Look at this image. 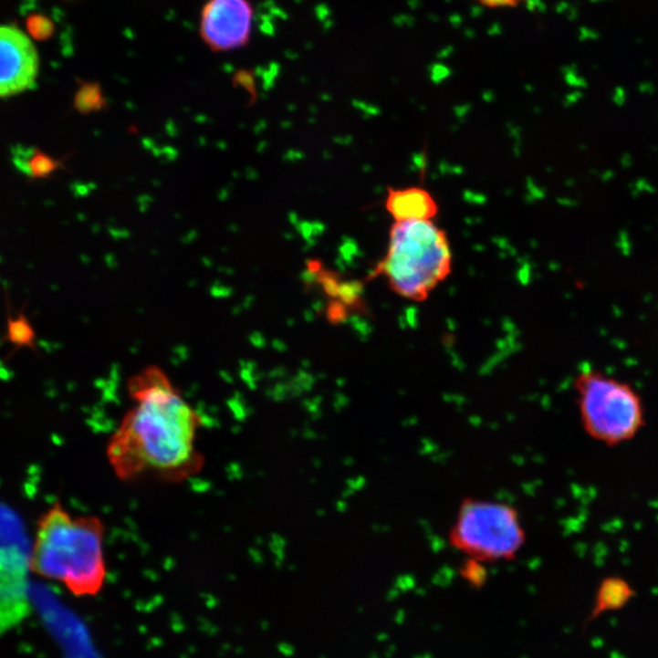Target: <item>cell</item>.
<instances>
[{
	"label": "cell",
	"mask_w": 658,
	"mask_h": 658,
	"mask_svg": "<svg viewBox=\"0 0 658 658\" xmlns=\"http://www.w3.org/2000/svg\"><path fill=\"white\" fill-rule=\"evenodd\" d=\"M127 410L107 448L109 465L122 482L154 478L182 483L200 474L202 416L159 366L131 377Z\"/></svg>",
	"instance_id": "6da1fadb"
},
{
	"label": "cell",
	"mask_w": 658,
	"mask_h": 658,
	"mask_svg": "<svg viewBox=\"0 0 658 658\" xmlns=\"http://www.w3.org/2000/svg\"><path fill=\"white\" fill-rule=\"evenodd\" d=\"M31 572L57 581L76 598L99 594L108 576L104 523L96 516H72L54 504L38 519Z\"/></svg>",
	"instance_id": "7a4b0ae2"
},
{
	"label": "cell",
	"mask_w": 658,
	"mask_h": 658,
	"mask_svg": "<svg viewBox=\"0 0 658 658\" xmlns=\"http://www.w3.org/2000/svg\"><path fill=\"white\" fill-rule=\"evenodd\" d=\"M448 235L432 220L394 223L387 253L371 278L381 277L403 299L422 303L452 274Z\"/></svg>",
	"instance_id": "3957f363"
},
{
	"label": "cell",
	"mask_w": 658,
	"mask_h": 658,
	"mask_svg": "<svg viewBox=\"0 0 658 658\" xmlns=\"http://www.w3.org/2000/svg\"><path fill=\"white\" fill-rule=\"evenodd\" d=\"M573 391L581 429L599 444L623 445L646 425L645 403L628 381L588 367L574 377Z\"/></svg>",
	"instance_id": "277c9868"
},
{
	"label": "cell",
	"mask_w": 658,
	"mask_h": 658,
	"mask_svg": "<svg viewBox=\"0 0 658 658\" xmlns=\"http://www.w3.org/2000/svg\"><path fill=\"white\" fill-rule=\"evenodd\" d=\"M448 540L465 559L489 566L517 559L526 547L527 532L511 504L466 497L457 508Z\"/></svg>",
	"instance_id": "5b68a950"
},
{
	"label": "cell",
	"mask_w": 658,
	"mask_h": 658,
	"mask_svg": "<svg viewBox=\"0 0 658 658\" xmlns=\"http://www.w3.org/2000/svg\"><path fill=\"white\" fill-rule=\"evenodd\" d=\"M31 551L23 519L0 501V635L17 627L31 612Z\"/></svg>",
	"instance_id": "8992f818"
},
{
	"label": "cell",
	"mask_w": 658,
	"mask_h": 658,
	"mask_svg": "<svg viewBox=\"0 0 658 658\" xmlns=\"http://www.w3.org/2000/svg\"><path fill=\"white\" fill-rule=\"evenodd\" d=\"M253 20L249 0H209L200 16V38L214 53L241 49L250 42Z\"/></svg>",
	"instance_id": "52a82bcc"
},
{
	"label": "cell",
	"mask_w": 658,
	"mask_h": 658,
	"mask_svg": "<svg viewBox=\"0 0 658 658\" xmlns=\"http://www.w3.org/2000/svg\"><path fill=\"white\" fill-rule=\"evenodd\" d=\"M38 71V52L28 36L17 27L0 26V98L34 89Z\"/></svg>",
	"instance_id": "ba28073f"
},
{
	"label": "cell",
	"mask_w": 658,
	"mask_h": 658,
	"mask_svg": "<svg viewBox=\"0 0 658 658\" xmlns=\"http://www.w3.org/2000/svg\"><path fill=\"white\" fill-rule=\"evenodd\" d=\"M385 209L394 223L413 220H433L438 214V204L431 193L420 187L389 189Z\"/></svg>",
	"instance_id": "9c48e42d"
},
{
	"label": "cell",
	"mask_w": 658,
	"mask_h": 658,
	"mask_svg": "<svg viewBox=\"0 0 658 658\" xmlns=\"http://www.w3.org/2000/svg\"><path fill=\"white\" fill-rule=\"evenodd\" d=\"M13 162L17 169L31 180H47L64 167L61 160L53 158L41 149L23 147V145H17L14 149Z\"/></svg>",
	"instance_id": "30bf717a"
},
{
	"label": "cell",
	"mask_w": 658,
	"mask_h": 658,
	"mask_svg": "<svg viewBox=\"0 0 658 658\" xmlns=\"http://www.w3.org/2000/svg\"><path fill=\"white\" fill-rule=\"evenodd\" d=\"M634 595V589L623 578H606L600 583L598 591H596L591 618L601 616L611 611L623 609Z\"/></svg>",
	"instance_id": "8fae6325"
},
{
	"label": "cell",
	"mask_w": 658,
	"mask_h": 658,
	"mask_svg": "<svg viewBox=\"0 0 658 658\" xmlns=\"http://www.w3.org/2000/svg\"><path fill=\"white\" fill-rule=\"evenodd\" d=\"M103 89L98 82H85L76 93L74 107L79 114L89 115L100 112L107 108Z\"/></svg>",
	"instance_id": "7c38bea8"
},
{
	"label": "cell",
	"mask_w": 658,
	"mask_h": 658,
	"mask_svg": "<svg viewBox=\"0 0 658 658\" xmlns=\"http://www.w3.org/2000/svg\"><path fill=\"white\" fill-rule=\"evenodd\" d=\"M486 567L488 566L474 561V559H465L460 569L461 577H463V580L467 581L471 587L481 588L482 585H485L486 580H488Z\"/></svg>",
	"instance_id": "4fadbf2b"
},
{
	"label": "cell",
	"mask_w": 658,
	"mask_h": 658,
	"mask_svg": "<svg viewBox=\"0 0 658 658\" xmlns=\"http://www.w3.org/2000/svg\"><path fill=\"white\" fill-rule=\"evenodd\" d=\"M478 3L479 5L486 6L490 9H501V8H517L526 0H474Z\"/></svg>",
	"instance_id": "5bb4252c"
},
{
	"label": "cell",
	"mask_w": 658,
	"mask_h": 658,
	"mask_svg": "<svg viewBox=\"0 0 658 658\" xmlns=\"http://www.w3.org/2000/svg\"><path fill=\"white\" fill-rule=\"evenodd\" d=\"M53 24L47 19L35 20V36L37 38L46 39L53 34Z\"/></svg>",
	"instance_id": "9a60e30c"
},
{
	"label": "cell",
	"mask_w": 658,
	"mask_h": 658,
	"mask_svg": "<svg viewBox=\"0 0 658 658\" xmlns=\"http://www.w3.org/2000/svg\"><path fill=\"white\" fill-rule=\"evenodd\" d=\"M235 83H239V86L245 87L250 93L256 94V85H254V78L252 72L242 70L237 72L235 78Z\"/></svg>",
	"instance_id": "2e32d148"
}]
</instances>
